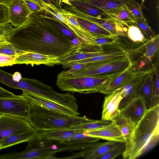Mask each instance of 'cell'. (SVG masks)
Instances as JSON below:
<instances>
[{
    "label": "cell",
    "mask_w": 159,
    "mask_h": 159,
    "mask_svg": "<svg viewBox=\"0 0 159 159\" xmlns=\"http://www.w3.org/2000/svg\"><path fill=\"white\" fill-rule=\"evenodd\" d=\"M154 75V71L147 75L136 91L134 96V97L139 96L142 98L147 109L153 107Z\"/></svg>",
    "instance_id": "21"
},
{
    "label": "cell",
    "mask_w": 159,
    "mask_h": 159,
    "mask_svg": "<svg viewBox=\"0 0 159 159\" xmlns=\"http://www.w3.org/2000/svg\"><path fill=\"white\" fill-rule=\"evenodd\" d=\"M14 28L9 22L0 23V46L10 42L9 36Z\"/></svg>",
    "instance_id": "35"
},
{
    "label": "cell",
    "mask_w": 159,
    "mask_h": 159,
    "mask_svg": "<svg viewBox=\"0 0 159 159\" xmlns=\"http://www.w3.org/2000/svg\"><path fill=\"white\" fill-rule=\"evenodd\" d=\"M157 133H159V105L148 109L136 124L130 148L124 159H135L140 157L144 145Z\"/></svg>",
    "instance_id": "3"
},
{
    "label": "cell",
    "mask_w": 159,
    "mask_h": 159,
    "mask_svg": "<svg viewBox=\"0 0 159 159\" xmlns=\"http://www.w3.org/2000/svg\"><path fill=\"white\" fill-rule=\"evenodd\" d=\"M127 7L133 18L146 20L144 16L140 3L135 0H130L126 4Z\"/></svg>",
    "instance_id": "33"
},
{
    "label": "cell",
    "mask_w": 159,
    "mask_h": 159,
    "mask_svg": "<svg viewBox=\"0 0 159 159\" xmlns=\"http://www.w3.org/2000/svg\"><path fill=\"white\" fill-rule=\"evenodd\" d=\"M34 129L26 120L11 116L0 115V140L14 134Z\"/></svg>",
    "instance_id": "9"
},
{
    "label": "cell",
    "mask_w": 159,
    "mask_h": 159,
    "mask_svg": "<svg viewBox=\"0 0 159 159\" xmlns=\"http://www.w3.org/2000/svg\"><path fill=\"white\" fill-rule=\"evenodd\" d=\"M125 148V143H120L108 152L99 157L98 159H113L122 154Z\"/></svg>",
    "instance_id": "34"
},
{
    "label": "cell",
    "mask_w": 159,
    "mask_h": 159,
    "mask_svg": "<svg viewBox=\"0 0 159 159\" xmlns=\"http://www.w3.org/2000/svg\"><path fill=\"white\" fill-rule=\"evenodd\" d=\"M135 24L137 25L147 37L148 40L154 37L156 34L146 20L135 19Z\"/></svg>",
    "instance_id": "36"
},
{
    "label": "cell",
    "mask_w": 159,
    "mask_h": 159,
    "mask_svg": "<svg viewBox=\"0 0 159 159\" xmlns=\"http://www.w3.org/2000/svg\"><path fill=\"white\" fill-rule=\"evenodd\" d=\"M28 142V146L25 150L16 153L17 159H44L50 154L59 152L83 150L93 144L92 143L72 144L62 143L61 146H58L53 144L52 140L39 139L35 136Z\"/></svg>",
    "instance_id": "5"
},
{
    "label": "cell",
    "mask_w": 159,
    "mask_h": 159,
    "mask_svg": "<svg viewBox=\"0 0 159 159\" xmlns=\"http://www.w3.org/2000/svg\"><path fill=\"white\" fill-rule=\"evenodd\" d=\"M141 46L129 51L127 55L130 59L136 58L131 61L132 67L134 71L143 70L150 63L158 53L159 35L157 34Z\"/></svg>",
    "instance_id": "7"
},
{
    "label": "cell",
    "mask_w": 159,
    "mask_h": 159,
    "mask_svg": "<svg viewBox=\"0 0 159 159\" xmlns=\"http://www.w3.org/2000/svg\"><path fill=\"white\" fill-rule=\"evenodd\" d=\"M116 125L125 140V149L122 156L125 158L130 148L135 124L129 118L120 113L112 120Z\"/></svg>",
    "instance_id": "20"
},
{
    "label": "cell",
    "mask_w": 159,
    "mask_h": 159,
    "mask_svg": "<svg viewBox=\"0 0 159 159\" xmlns=\"http://www.w3.org/2000/svg\"><path fill=\"white\" fill-rule=\"evenodd\" d=\"M159 141V133H157L152 135L144 145L140 153V157L151 151L158 144Z\"/></svg>",
    "instance_id": "37"
},
{
    "label": "cell",
    "mask_w": 159,
    "mask_h": 159,
    "mask_svg": "<svg viewBox=\"0 0 159 159\" xmlns=\"http://www.w3.org/2000/svg\"><path fill=\"white\" fill-rule=\"evenodd\" d=\"M27 102L29 108L28 121L38 130L70 129L93 120L85 116L66 115Z\"/></svg>",
    "instance_id": "2"
},
{
    "label": "cell",
    "mask_w": 159,
    "mask_h": 159,
    "mask_svg": "<svg viewBox=\"0 0 159 159\" xmlns=\"http://www.w3.org/2000/svg\"><path fill=\"white\" fill-rule=\"evenodd\" d=\"M75 8L77 12L81 16L99 25L112 35L127 37V31L129 25L112 19H101L92 16Z\"/></svg>",
    "instance_id": "15"
},
{
    "label": "cell",
    "mask_w": 159,
    "mask_h": 159,
    "mask_svg": "<svg viewBox=\"0 0 159 159\" xmlns=\"http://www.w3.org/2000/svg\"><path fill=\"white\" fill-rule=\"evenodd\" d=\"M122 98L121 93L116 91H114L105 97L102 120L112 121L120 114L119 105Z\"/></svg>",
    "instance_id": "16"
},
{
    "label": "cell",
    "mask_w": 159,
    "mask_h": 159,
    "mask_svg": "<svg viewBox=\"0 0 159 159\" xmlns=\"http://www.w3.org/2000/svg\"><path fill=\"white\" fill-rule=\"evenodd\" d=\"M60 159V158L56 157L55 155V154H50L47 155L44 159Z\"/></svg>",
    "instance_id": "48"
},
{
    "label": "cell",
    "mask_w": 159,
    "mask_h": 159,
    "mask_svg": "<svg viewBox=\"0 0 159 159\" xmlns=\"http://www.w3.org/2000/svg\"><path fill=\"white\" fill-rule=\"evenodd\" d=\"M8 40L17 49L63 58L80 47L74 44L41 14L33 13L21 26L15 28Z\"/></svg>",
    "instance_id": "1"
},
{
    "label": "cell",
    "mask_w": 159,
    "mask_h": 159,
    "mask_svg": "<svg viewBox=\"0 0 159 159\" xmlns=\"http://www.w3.org/2000/svg\"><path fill=\"white\" fill-rule=\"evenodd\" d=\"M30 9L32 13H38L43 11L36 0H23Z\"/></svg>",
    "instance_id": "42"
},
{
    "label": "cell",
    "mask_w": 159,
    "mask_h": 159,
    "mask_svg": "<svg viewBox=\"0 0 159 159\" xmlns=\"http://www.w3.org/2000/svg\"><path fill=\"white\" fill-rule=\"evenodd\" d=\"M147 109L143 99L139 96H134L123 108L120 113L129 118L135 124L144 115Z\"/></svg>",
    "instance_id": "19"
},
{
    "label": "cell",
    "mask_w": 159,
    "mask_h": 159,
    "mask_svg": "<svg viewBox=\"0 0 159 159\" xmlns=\"http://www.w3.org/2000/svg\"><path fill=\"white\" fill-rule=\"evenodd\" d=\"M155 67L137 70L135 75L123 86L114 91L120 92L123 96L119 105L120 110L124 108L132 99L134 94L142 82L145 76L154 72Z\"/></svg>",
    "instance_id": "10"
},
{
    "label": "cell",
    "mask_w": 159,
    "mask_h": 159,
    "mask_svg": "<svg viewBox=\"0 0 159 159\" xmlns=\"http://www.w3.org/2000/svg\"><path fill=\"white\" fill-rule=\"evenodd\" d=\"M23 52L16 49L10 42L0 46V53L16 57Z\"/></svg>",
    "instance_id": "38"
},
{
    "label": "cell",
    "mask_w": 159,
    "mask_h": 159,
    "mask_svg": "<svg viewBox=\"0 0 159 159\" xmlns=\"http://www.w3.org/2000/svg\"><path fill=\"white\" fill-rule=\"evenodd\" d=\"M127 56V51L123 49L115 50L110 53L92 57L70 62L62 63V68L74 63L83 64L100 63L122 58Z\"/></svg>",
    "instance_id": "23"
},
{
    "label": "cell",
    "mask_w": 159,
    "mask_h": 159,
    "mask_svg": "<svg viewBox=\"0 0 159 159\" xmlns=\"http://www.w3.org/2000/svg\"><path fill=\"white\" fill-rule=\"evenodd\" d=\"M84 132V130H79L70 137L63 141H59V142L64 144H72L95 143L101 139L99 138L86 135Z\"/></svg>",
    "instance_id": "29"
},
{
    "label": "cell",
    "mask_w": 159,
    "mask_h": 159,
    "mask_svg": "<svg viewBox=\"0 0 159 159\" xmlns=\"http://www.w3.org/2000/svg\"><path fill=\"white\" fill-rule=\"evenodd\" d=\"M22 78V75L19 72H15L12 75V80L14 81H19Z\"/></svg>",
    "instance_id": "45"
},
{
    "label": "cell",
    "mask_w": 159,
    "mask_h": 159,
    "mask_svg": "<svg viewBox=\"0 0 159 159\" xmlns=\"http://www.w3.org/2000/svg\"><path fill=\"white\" fill-rule=\"evenodd\" d=\"M29 110L28 102L20 95L12 98L0 97V115L11 116L28 121Z\"/></svg>",
    "instance_id": "8"
},
{
    "label": "cell",
    "mask_w": 159,
    "mask_h": 159,
    "mask_svg": "<svg viewBox=\"0 0 159 159\" xmlns=\"http://www.w3.org/2000/svg\"><path fill=\"white\" fill-rule=\"evenodd\" d=\"M84 133L86 135L101 139L125 143L121 132L113 121L102 127L92 130L84 131Z\"/></svg>",
    "instance_id": "17"
},
{
    "label": "cell",
    "mask_w": 159,
    "mask_h": 159,
    "mask_svg": "<svg viewBox=\"0 0 159 159\" xmlns=\"http://www.w3.org/2000/svg\"><path fill=\"white\" fill-rule=\"evenodd\" d=\"M132 66L112 76L107 84L101 89L100 93L106 95L111 93L123 86L134 76L137 72Z\"/></svg>",
    "instance_id": "18"
},
{
    "label": "cell",
    "mask_w": 159,
    "mask_h": 159,
    "mask_svg": "<svg viewBox=\"0 0 159 159\" xmlns=\"http://www.w3.org/2000/svg\"><path fill=\"white\" fill-rule=\"evenodd\" d=\"M8 7L9 22L15 28L22 25L32 13L23 0H14Z\"/></svg>",
    "instance_id": "13"
},
{
    "label": "cell",
    "mask_w": 159,
    "mask_h": 159,
    "mask_svg": "<svg viewBox=\"0 0 159 159\" xmlns=\"http://www.w3.org/2000/svg\"><path fill=\"white\" fill-rule=\"evenodd\" d=\"M79 131L70 129L38 130L35 136L40 139L61 141L70 137Z\"/></svg>",
    "instance_id": "22"
},
{
    "label": "cell",
    "mask_w": 159,
    "mask_h": 159,
    "mask_svg": "<svg viewBox=\"0 0 159 159\" xmlns=\"http://www.w3.org/2000/svg\"><path fill=\"white\" fill-rule=\"evenodd\" d=\"M155 82L154 88L153 106L159 105V73L158 67H155Z\"/></svg>",
    "instance_id": "39"
},
{
    "label": "cell",
    "mask_w": 159,
    "mask_h": 159,
    "mask_svg": "<svg viewBox=\"0 0 159 159\" xmlns=\"http://www.w3.org/2000/svg\"><path fill=\"white\" fill-rule=\"evenodd\" d=\"M59 59L55 56L30 52H23L16 57V64L53 66L60 65Z\"/></svg>",
    "instance_id": "12"
},
{
    "label": "cell",
    "mask_w": 159,
    "mask_h": 159,
    "mask_svg": "<svg viewBox=\"0 0 159 159\" xmlns=\"http://www.w3.org/2000/svg\"><path fill=\"white\" fill-rule=\"evenodd\" d=\"M120 143L121 142L110 141L103 143L95 142L90 147L83 149L70 156L61 159L82 158L85 159H98L101 156Z\"/></svg>",
    "instance_id": "14"
},
{
    "label": "cell",
    "mask_w": 159,
    "mask_h": 159,
    "mask_svg": "<svg viewBox=\"0 0 159 159\" xmlns=\"http://www.w3.org/2000/svg\"><path fill=\"white\" fill-rule=\"evenodd\" d=\"M14 0H0V4L9 6Z\"/></svg>",
    "instance_id": "47"
},
{
    "label": "cell",
    "mask_w": 159,
    "mask_h": 159,
    "mask_svg": "<svg viewBox=\"0 0 159 159\" xmlns=\"http://www.w3.org/2000/svg\"><path fill=\"white\" fill-rule=\"evenodd\" d=\"M13 93L9 91L0 86V97L12 98L16 97Z\"/></svg>",
    "instance_id": "43"
},
{
    "label": "cell",
    "mask_w": 159,
    "mask_h": 159,
    "mask_svg": "<svg viewBox=\"0 0 159 159\" xmlns=\"http://www.w3.org/2000/svg\"><path fill=\"white\" fill-rule=\"evenodd\" d=\"M40 12L46 19L55 25L63 34L70 39L72 40L77 37L66 25L53 16L43 10Z\"/></svg>",
    "instance_id": "30"
},
{
    "label": "cell",
    "mask_w": 159,
    "mask_h": 159,
    "mask_svg": "<svg viewBox=\"0 0 159 159\" xmlns=\"http://www.w3.org/2000/svg\"><path fill=\"white\" fill-rule=\"evenodd\" d=\"M117 73L96 76H77L67 74L64 70L58 74L56 84L64 91L85 94L100 93L111 78Z\"/></svg>",
    "instance_id": "4"
},
{
    "label": "cell",
    "mask_w": 159,
    "mask_h": 159,
    "mask_svg": "<svg viewBox=\"0 0 159 159\" xmlns=\"http://www.w3.org/2000/svg\"><path fill=\"white\" fill-rule=\"evenodd\" d=\"M20 95L27 102L50 110L71 116H77L80 114L79 112L31 93L23 91Z\"/></svg>",
    "instance_id": "11"
},
{
    "label": "cell",
    "mask_w": 159,
    "mask_h": 159,
    "mask_svg": "<svg viewBox=\"0 0 159 159\" xmlns=\"http://www.w3.org/2000/svg\"><path fill=\"white\" fill-rule=\"evenodd\" d=\"M130 0H83L105 12L126 4Z\"/></svg>",
    "instance_id": "28"
},
{
    "label": "cell",
    "mask_w": 159,
    "mask_h": 159,
    "mask_svg": "<svg viewBox=\"0 0 159 159\" xmlns=\"http://www.w3.org/2000/svg\"><path fill=\"white\" fill-rule=\"evenodd\" d=\"M87 66L71 74L73 75L96 76L120 72L132 66L127 56L125 57L100 63H87Z\"/></svg>",
    "instance_id": "6"
},
{
    "label": "cell",
    "mask_w": 159,
    "mask_h": 159,
    "mask_svg": "<svg viewBox=\"0 0 159 159\" xmlns=\"http://www.w3.org/2000/svg\"><path fill=\"white\" fill-rule=\"evenodd\" d=\"M112 121L102 120H93L88 123L74 126L70 129L77 130L90 131L102 127L111 123Z\"/></svg>",
    "instance_id": "32"
},
{
    "label": "cell",
    "mask_w": 159,
    "mask_h": 159,
    "mask_svg": "<svg viewBox=\"0 0 159 159\" xmlns=\"http://www.w3.org/2000/svg\"><path fill=\"white\" fill-rule=\"evenodd\" d=\"M114 50L103 51L102 52H88L78 49L67 57L59 59L60 65L62 63L70 62L87 59L98 55L107 54Z\"/></svg>",
    "instance_id": "27"
},
{
    "label": "cell",
    "mask_w": 159,
    "mask_h": 159,
    "mask_svg": "<svg viewBox=\"0 0 159 159\" xmlns=\"http://www.w3.org/2000/svg\"><path fill=\"white\" fill-rule=\"evenodd\" d=\"M113 20L126 25L135 24L126 4L106 12Z\"/></svg>",
    "instance_id": "26"
},
{
    "label": "cell",
    "mask_w": 159,
    "mask_h": 159,
    "mask_svg": "<svg viewBox=\"0 0 159 159\" xmlns=\"http://www.w3.org/2000/svg\"><path fill=\"white\" fill-rule=\"evenodd\" d=\"M38 130L35 128L25 132L16 133L0 140V150L25 142L29 141L36 134Z\"/></svg>",
    "instance_id": "24"
},
{
    "label": "cell",
    "mask_w": 159,
    "mask_h": 159,
    "mask_svg": "<svg viewBox=\"0 0 159 159\" xmlns=\"http://www.w3.org/2000/svg\"><path fill=\"white\" fill-rule=\"evenodd\" d=\"M16 57L0 53V67L11 66L16 64Z\"/></svg>",
    "instance_id": "40"
},
{
    "label": "cell",
    "mask_w": 159,
    "mask_h": 159,
    "mask_svg": "<svg viewBox=\"0 0 159 159\" xmlns=\"http://www.w3.org/2000/svg\"><path fill=\"white\" fill-rule=\"evenodd\" d=\"M9 22L8 6L0 4V23Z\"/></svg>",
    "instance_id": "41"
},
{
    "label": "cell",
    "mask_w": 159,
    "mask_h": 159,
    "mask_svg": "<svg viewBox=\"0 0 159 159\" xmlns=\"http://www.w3.org/2000/svg\"><path fill=\"white\" fill-rule=\"evenodd\" d=\"M70 5L80 11L92 16L104 19H112L102 10L84 1H72Z\"/></svg>",
    "instance_id": "25"
},
{
    "label": "cell",
    "mask_w": 159,
    "mask_h": 159,
    "mask_svg": "<svg viewBox=\"0 0 159 159\" xmlns=\"http://www.w3.org/2000/svg\"><path fill=\"white\" fill-rule=\"evenodd\" d=\"M47 3L52 4L59 8H62V7L55 0H42Z\"/></svg>",
    "instance_id": "44"
},
{
    "label": "cell",
    "mask_w": 159,
    "mask_h": 159,
    "mask_svg": "<svg viewBox=\"0 0 159 159\" xmlns=\"http://www.w3.org/2000/svg\"><path fill=\"white\" fill-rule=\"evenodd\" d=\"M127 37L134 43H143L148 40L146 38L143 32L137 25H129L127 31Z\"/></svg>",
    "instance_id": "31"
},
{
    "label": "cell",
    "mask_w": 159,
    "mask_h": 159,
    "mask_svg": "<svg viewBox=\"0 0 159 159\" xmlns=\"http://www.w3.org/2000/svg\"><path fill=\"white\" fill-rule=\"evenodd\" d=\"M59 4L62 6L63 3L70 5V2L72 1H81L83 0H55Z\"/></svg>",
    "instance_id": "46"
}]
</instances>
